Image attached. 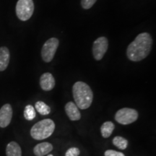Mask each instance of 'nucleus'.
Instances as JSON below:
<instances>
[{
  "instance_id": "1",
  "label": "nucleus",
  "mask_w": 156,
  "mask_h": 156,
  "mask_svg": "<svg viewBox=\"0 0 156 156\" xmlns=\"http://www.w3.org/2000/svg\"><path fill=\"white\" fill-rule=\"evenodd\" d=\"M153 46V38L148 33L140 34L128 46L126 55L132 62L143 60L151 53Z\"/></svg>"
},
{
  "instance_id": "2",
  "label": "nucleus",
  "mask_w": 156,
  "mask_h": 156,
  "mask_svg": "<svg viewBox=\"0 0 156 156\" xmlns=\"http://www.w3.org/2000/svg\"><path fill=\"white\" fill-rule=\"evenodd\" d=\"M73 94L75 104L79 108H88L93 101V93L87 83L78 81L74 84L73 87Z\"/></svg>"
},
{
  "instance_id": "3",
  "label": "nucleus",
  "mask_w": 156,
  "mask_h": 156,
  "mask_svg": "<svg viewBox=\"0 0 156 156\" xmlns=\"http://www.w3.org/2000/svg\"><path fill=\"white\" fill-rule=\"evenodd\" d=\"M55 124L50 119L41 120L35 124L30 129V136L36 140L47 139L54 133Z\"/></svg>"
},
{
  "instance_id": "4",
  "label": "nucleus",
  "mask_w": 156,
  "mask_h": 156,
  "mask_svg": "<svg viewBox=\"0 0 156 156\" xmlns=\"http://www.w3.org/2000/svg\"><path fill=\"white\" fill-rule=\"evenodd\" d=\"M34 12L33 0H18L16 5V15L22 21L28 20L32 17Z\"/></svg>"
},
{
  "instance_id": "5",
  "label": "nucleus",
  "mask_w": 156,
  "mask_h": 156,
  "mask_svg": "<svg viewBox=\"0 0 156 156\" xmlns=\"http://www.w3.org/2000/svg\"><path fill=\"white\" fill-rule=\"evenodd\" d=\"M138 112L135 109L123 108L118 111L115 114V120L122 125H128L136 122L138 119Z\"/></svg>"
},
{
  "instance_id": "6",
  "label": "nucleus",
  "mask_w": 156,
  "mask_h": 156,
  "mask_svg": "<svg viewBox=\"0 0 156 156\" xmlns=\"http://www.w3.org/2000/svg\"><path fill=\"white\" fill-rule=\"evenodd\" d=\"M59 44L57 38H51L45 42L41 49V57L45 62L48 63L52 61Z\"/></svg>"
},
{
  "instance_id": "7",
  "label": "nucleus",
  "mask_w": 156,
  "mask_h": 156,
  "mask_svg": "<svg viewBox=\"0 0 156 156\" xmlns=\"http://www.w3.org/2000/svg\"><path fill=\"white\" fill-rule=\"evenodd\" d=\"M108 48V39L106 37L97 38L93 45V54L97 61L101 60L106 53Z\"/></svg>"
},
{
  "instance_id": "8",
  "label": "nucleus",
  "mask_w": 156,
  "mask_h": 156,
  "mask_svg": "<svg viewBox=\"0 0 156 156\" xmlns=\"http://www.w3.org/2000/svg\"><path fill=\"white\" fill-rule=\"evenodd\" d=\"M13 110L10 104L7 103L0 108V127L5 128L10 124L12 119Z\"/></svg>"
},
{
  "instance_id": "9",
  "label": "nucleus",
  "mask_w": 156,
  "mask_h": 156,
  "mask_svg": "<svg viewBox=\"0 0 156 156\" xmlns=\"http://www.w3.org/2000/svg\"><path fill=\"white\" fill-rule=\"evenodd\" d=\"M55 79L52 74L46 73L41 76L40 85L43 90L50 91L55 87Z\"/></svg>"
},
{
  "instance_id": "10",
  "label": "nucleus",
  "mask_w": 156,
  "mask_h": 156,
  "mask_svg": "<svg viewBox=\"0 0 156 156\" xmlns=\"http://www.w3.org/2000/svg\"><path fill=\"white\" fill-rule=\"evenodd\" d=\"M65 112L71 121H78L81 119V114L79 108L73 102H68L65 105Z\"/></svg>"
},
{
  "instance_id": "11",
  "label": "nucleus",
  "mask_w": 156,
  "mask_h": 156,
  "mask_svg": "<svg viewBox=\"0 0 156 156\" xmlns=\"http://www.w3.org/2000/svg\"><path fill=\"white\" fill-rule=\"evenodd\" d=\"M10 59V53L7 47H0V72H3L7 69Z\"/></svg>"
},
{
  "instance_id": "12",
  "label": "nucleus",
  "mask_w": 156,
  "mask_h": 156,
  "mask_svg": "<svg viewBox=\"0 0 156 156\" xmlns=\"http://www.w3.org/2000/svg\"><path fill=\"white\" fill-rule=\"evenodd\" d=\"M53 150V145L49 142H42L36 145L34 148V153L36 156L48 155Z\"/></svg>"
},
{
  "instance_id": "13",
  "label": "nucleus",
  "mask_w": 156,
  "mask_h": 156,
  "mask_svg": "<svg viewBox=\"0 0 156 156\" xmlns=\"http://www.w3.org/2000/svg\"><path fill=\"white\" fill-rule=\"evenodd\" d=\"M7 156H22V150L16 142H10L6 147Z\"/></svg>"
},
{
  "instance_id": "14",
  "label": "nucleus",
  "mask_w": 156,
  "mask_h": 156,
  "mask_svg": "<svg viewBox=\"0 0 156 156\" xmlns=\"http://www.w3.org/2000/svg\"><path fill=\"white\" fill-rule=\"evenodd\" d=\"M115 125L112 122H104L101 126V133L103 137L108 138L112 135L113 131L114 130Z\"/></svg>"
},
{
  "instance_id": "15",
  "label": "nucleus",
  "mask_w": 156,
  "mask_h": 156,
  "mask_svg": "<svg viewBox=\"0 0 156 156\" xmlns=\"http://www.w3.org/2000/svg\"><path fill=\"white\" fill-rule=\"evenodd\" d=\"M35 109L38 112L39 114L46 116L50 114L51 112V108L50 107L46 105V103L43 101H38L35 104Z\"/></svg>"
},
{
  "instance_id": "16",
  "label": "nucleus",
  "mask_w": 156,
  "mask_h": 156,
  "mask_svg": "<svg viewBox=\"0 0 156 156\" xmlns=\"http://www.w3.org/2000/svg\"><path fill=\"white\" fill-rule=\"evenodd\" d=\"M113 145L120 150H125L128 147V140L120 136H116L113 139Z\"/></svg>"
},
{
  "instance_id": "17",
  "label": "nucleus",
  "mask_w": 156,
  "mask_h": 156,
  "mask_svg": "<svg viewBox=\"0 0 156 156\" xmlns=\"http://www.w3.org/2000/svg\"><path fill=\"white\" fill-rule=\"evenodd\" d=\"M36 116V109L31 105H27L24 110V117L26 120L32 121Z\"/></svg>"
},
{
  "instance_id": "18",
  "label": "nucleus",
  "mask_w": 156,
  "mask_h": 156,
  "mask_svg": "<svg viewBox=\"0 0 156 156\" xmlns=\"http://www.w3.org/2000/svg\"><path fill=\"white\" fill-rule=\"evenodd\" d=\"M97 0H81L82 7L85 9H88L94 5Z\"/></svg>"
},
{
  "instance_id": "19",
  "label": "nucleus",
  "mask_w": 156,
  "mask_h": 156,
  "mask_svg": "<svg viewBox=\"0 0 156 156\" xmlns=\"http://www.w3.org/2000/svg\"><path fill=\"white\" fill-rule=\"evenodd\" d=\"M80 151L79 148L77 147H71L68 149L65 153V156H79Z\"/></svg>"
},
{
  "instance_id": "20",
  "label": "nucleus",
  "mask_w": 156,
  "mask_h": 156,
  "mask_svg": "<svg viewBox=\"0 0 156 156\" xmlns=\"http://www.w3.org/2000/svg\"><path fill=\"white\" fill-rule=\"evenodd\" d=\"M105 156H125L124 153H121V152H118L114 150H108L105 152L104 153Z\"/></svg>"
},
{
  "instance_id": "21",
  "label": "nucleus",
  "mask_w": 156,
  "mask_h": 156,
  "mask_svg": "<svg viewBox=\"0 0 156 156\" xmlns=\"http://www.w3.org/2000/svg\"><path fill=\"white\" fill-rule=\"evenodd\" d=\"M47 156H54L53 155H51V154H49V155H48Z\"/></svg>"
}]
</instances>
